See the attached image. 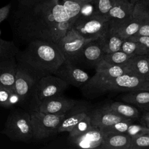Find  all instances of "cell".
Instances as JSON below:
<instances>
[{
	"label": "cell",
	"mask_w": 149,
	"mask_h": 149,
	"mask_svg": "<svg viewBox=\"0 0 149 149\" xmlns=\"http://www.w3.org/2000/svg\"><path fill=\"white\" fill-rule=\"evenodd\" d=\"M147 62H148V65L149 68V55H147Z\"/></svg>",
	"instance_id": "7bdbcfd3"
},
{
	"label": "cell",
	"mask_w": 149,
	"mask_h": 149,
	"mask_svg": "<svg viewBox=\"0 0 149 149\" xmlns=\"http://www.w3.org/2000/svg\"><path fill=\"white\" fill-rule=\"evenodd\" d=\"M78 101L65 97L63 94L55 96L42 101L38 107V111L46 113L62 115L66 113Z\"/></svg>",
	"instance_id": "9a60e30c"
},
{
	"label": "cell",
	"mask_w": 149,
	"mask_h": 149,
	"mask_svg": "<svg viewBox=\"0 0 149 149\" xmlns=\"http://www.w3.org/2000/svg\"><path fill=\"white\" fill-rule=\"evenodd\" d=\"M133 16L141 22H149V0H140L134 5Z\"/></svg>",
	"instance_id": "484cf974"
},
{
	"label": "cell",
	"mask_w": 149,
	"mask_h": 149,
	"mask_svg": "<svg viewBox=\"0 0 149 149\" xmlns=\"http://www.w3.org/2000/svg\"><path fill=\"white\" fill-rule=\"evenodd\" d=\"M1 133L14 141L26 143L33 141L34 139L30 113L20 107L13 108Z\"/></svg>",
	"instance_id": "277c9868"
},
{
	"label": "cell",
	"mask_w": 149,
	"mask_h": 149,
	"mask_svg": "<svg viewBox=\"0 0 149 149\" xmlns=\"http://www.w3.org/2000/svg\"><path fill=\"white\" fill-rule=\"evenodd\" d=\"M104 137L102 130L97 126H93L85 133L74 137H68L69 144L75 148H98L102 144Z\"/></svg>",
	"instance_id": "5bb4252c"
},
{
	"label": "cell",
	"mask_w": 149,
	"mask_h": 149,
	"mask_svg": "<svg viewBox=\"0 0 149 149\" xmlns=\"http://www.w3.org/2000/svg\"><path fill=\"white\" fill-rule=\"evenodd\" d=\"M92 127L91 123V119L88 114L83 119L79 121L72 129V130L69 132L68 137H74L81 135V134L87 132Z\"/></svg>",
	"instance_id": "f1b7e54d"
},
{
	"label": "cell",
	"mask_w": 149,
	"mask_h": 149,
	"mask_svg": "<svg viewBox=\"0 0 149 149\" xmlns=\"http://www.w3.org/2000/svg\"><path fill=\"white\" fill-rule=\"evenodd\" d=\"M134 121L132 122L129 126L126 132H125L126 134L132 137L149 133V127L148 126L142 125L141 123H134Z\"/></svg>",
	"instance_id": "d6a6232c"
},
{
	"label": "cell",
	"mask_w": 149,
	"mask_h": 149,
	"mask_svg": "<svg viewBox=\"0 0 149 149\" xmlns=\"http://www.w3.org/2000/svg\"><path fill=\"white\" fill-rule=\"evenodd\" d=\"M148 126V127H149V125H148V126Z\"/></svg>",
	"instance_id": "ee69618b"
},
{
	"label": "cell",
	"mask_w": 149,
	"mask_h": 149,
	"mask_svg": "<svg viewBox=\"0 0 149 149\" xmlns=\"http://www.w3.org/2000/svg\"><path fill=\"white\" fill-rule=\"evenodd\" d=\"M34 140H43L57 133L65 114L54 115L40 111L30 113Z\"/></svg>",
	"instance_id": "52a82bcc"
},
{
	"label": "cell",
	"mask_w": 149,
	"mask_h": 149,
	"mask_svg": "<svg viewBox=\"0 0 149 149\" xmlns=\"http://www.w3.org/2000/svg\"><path fill=\"white\" fill-rule=\"evenodd\" d=\"M136 90L149 91V81H144L136 89Z\"/></svg>",
	"instance_id": "ab89813d"
},
{
	"label": "cell",
	"mask_w": 149,
	"mask_h": 149,
	"mask_svg": "<svg viewBox=\"0 0 149 149\" xmlns=\"http://www.w3.org/2000/svg\"><path fill=\"white\" fill-rule=\"evenodd\" d=\"M130 55H148L149 51L142 44L129 39L123 40L120 49Z\"/></svg>",
	"instance_id": "d4e9b609"
},
{
	"label": "cell",
	"mask_w": 149,
	"mask_h": 149,
	"mask_svg": "<svg viewBox=\"0 0 149 149\" xmlns=\"http://www.w3.org/2000/svg\"><path fill=\"white\" fill-rule=\"evenodd\" d=\"M20 102V98L18 94L16 92V91L12 90L10 94L8 104V108H13V107L17 105L19 106Z\"/></svg>",
	"instance_id": "e575fe53"
},
{
	"label": "cell",
	"mask_w": 149,
	"mask_h": 149,
	"mask_svg": "<svg viewBox=\"0 0 149 149\" xmlns=\"http://www.w3.org/2000/svg\"><path fill=\"white\" fill-rule=\"evenodd\" d=\"M88 115L91 119V125L101 129L121 120L130 119L123 118L115 112L111 108L109 104L91 108Z\"/></svg>",
	"instance_id": "4fadbf2b"
},
{
	"label": "cell",
	"mask_w": 149,
	"mask_h": 149,
	"mask_svg": "<svg viewBox=\"0 0 149 149\" xmlns=\"http://www.w3.org/2000/svg\"><path fill=\"white\" fill-rule=\"evenodd\" d=\"M1 86H0V88H1Z\"/></svg>",
	"instance_id": "f6af8a7d"
},
{
	"label": "cell",
	"mask_w": 149,
	"mask_h": 149,
	"mask_svg": "<svg viewBox=\"0 0 149 149\" xmlns=\"http://www.w3.org/2000/svg\"><path fill=\"white\" fill-rule=\"evenodd\" d=\"M145 80L149 81V73L145 77Z\"/></svg>",
	"instance_id": "b9f144b4"
},
{
	"label": "cell",
	"mask_w": 149,
	"mask_h": 149,
	"mask_svg": "<svg viewBox=\"0 0 149 149\" xmlns=\"http://www.w3.org/2000/svg\"><path fill=\"white\" fill-rule=\"evenodd\" d=\"M20 50L14 41L0 38V58L16 56Z\"/></svg>",
	"instance_id": "83f0119b"
},
{
	"label": "cell",
	"mask_w": 149,
	"mask_h": 149,
	"mask_svg": "<svg viewBox=\"0 0 149 149\" xmlns=\"http://www.w3.org/2000/svg\"><path fill=\"white\" fill-rule=\"evenodd\" d=\"M45 75L47 74L26 63L17 62L14 88L20 98L19 107L29 113L38 111L40 101L37 87L40 79Z\"/></svg>",
	"instance_id": "3957f363"
},
{
	"label": "cell",
	"mask_w": 149,
	"mask_h": 149,
	"mask_svg": "<svg viewBox=\"0 0 149 149\" xmlns=\"http://www.w3.org/2000/svg\"><path fill=\"white\" fill-rule=\"evenodd\" d=\"M124 1H125L126 2H129V3H130L133 4V5H134L136 2H137L140 0H124Z\"/></svg>",
	"instance_id": "60d3db41"
},
{
	"label": "cell",
	"mask_w": 149,
	"mask_h": 149,
	"mask_svg": "<svg viewBox=\"0 0 149 149\" xmlns=\"http://www.w3.org/2000/svg\"><path fill=\"white\" fill-rule=\"evenodd\" d=\"M90 109V106L86 102L79 101L75 105L65 113L58 126L57 133L70 132L79 121L88 114Z\"/></svg>",
	"instance_id": "2e32d148"
},
{
	"label": "cell",
	"mask_w": 149,
	"mask_h": 149,
	"mask_svg": "<svg viewBox=\"0 0 149 149\" xmlns=\"http://www.w3.org/2000/svg\"><path fill=\"white\" fill-rule=\"evenodd\" d=\"M139 119L141 124L147 126L149 125V111L143 112Z\"/></svg>",
	"instance_id": "f35d334b"
},
{
	"label": "cell",
	"mask_w": 149,
	"mask_h": 149,
	"mask_svg": "<svg viewBox=\"0 0 149 149\" xmlns=\"http://www.w3.org/2000/svg\"><path fill=\"white\" fill-rule=\"evenodd\" d=\"M95 68V73L81 87L83 95L89 98L99 96L101 90L108 82L115 77L126 73L122 66L109 64L103 59Z\"/></svg>",
	"instance_id": "5b68a950"
},
{
	"label": "cell",
	"mask_w": 149,
	"mask_h": 149,
	"mask_svg": "<svg viewBox=\"0 0 149 149\" xmlns=\"http://www.w3.org/2000/svg\"><path fill=\"white\" fill-rule=\"evenodd\" d=\"M133 121L134 120L132 119H127V120H121L114 123L112 125L104 127L101 129L102 130L104 133L113 132V133H125L129 126Z\"/></svg>",
	"instance_id": "4dcf8cb0"
},
{
	"label": "cell",
	"mask_w": 149,
	"mask_h": 149,
	"mask_svg": "<svg viewBox=\"0 0 149 149\" xmlns=\"http://www.w3.org/2000/svg\"><path fill=\"white\" fill-rule=\"evenodd\" d=\"M11 90L3 87L0 88V106L8 108V101L11 92Z\"/></svg>",
	"instance_id": "836d02e7"
},
{
	"label": "cell",
	"mask_w": 149,
	"mask_h": 149,
	"mask_svg": "<svg viewBox=\"0 0 149 149\" xmlns=\"http://www.w3.org/2000/svg\"><path fill=\"white\" fill-rule=\"evenodd\" d=\"M141 23V21L133 17L116 24H109V26L122 39L125 40L136 34Z\"/></svg>",
	"instance_id": "603a6c76"
},
{
	"label": "cell",
	"mask_w": 149,
	"mask_h": 149,
	"mask_svg": "<svg viewBox=\"0 0 149 149\" xmlns=\"http://www.w3.org/2000/svg\"><path fill=\"white\" fill-rule=\"evenodd\" d=\"M132 56L121 50L109 54H105L102 59L109 64L117 66H123Z\"/></svg>",
	"instance_id": "4316f807"
},
{
	"label": "cell",
	"mask_w": 149,
	"mask_h": 149,
	"mask_svg": "<svg viewBox=\"0 0 149 149\" xmlns=\"http://www.w3.org/2000/svg\"><path fill=\"white\" fill-rule=\"evenodd\" d=\"M119 98L123 102L133 105L143 113L149 111V91H127L120 95Z\"/></svg>",
	"instance_id": "ffe728a7"
},
{
	"label": "cell",
	"mask_w": 149,
	"mask_h": 149,
	"mask_svg": "<svg viewBox=\"0 0 149 149\" xmlns=\"http://www.w3.org/2000/svg\"><path fill=\"white\" fill-rule=\"evenodd\" d=\"M9 15L13 38L27 44L34 40L56 43L71 29L92 0H16Z\"/></svg>",
	"instance_id": "6da1fadb"
},
{
	"label": "cell",
	"mask_w": 149,
	"mask_h": 149,
	"mask_svg": "<svg viewBox=\"0 0 149 149\" xmlns=\"http://www.w3.org/2000/svg\"><path fill=\"white\" fill-rule=\"evenodd\" d=\"M129 40L139 42L146 47L149 51V36H133Z\"/></svg>",
	"instance_id": "d590c367"
},
{
	"label": "cell",
	"mask_w": 149,
	"mask_h": 149,
	"mask_svg": "<svg viewBox=\"0 0 149 149\" xmlns=\"http://www.w3.org/2000/svg\"><path fill=\"white\" fill-rule=\"evenodd\" d=\"M91 40H93L85 38L73 28H72L56 44L62 52L66 59L71 62L76 54Z\"/></svg>",
	"instance_id": "ba28073f"
},
{
	"label": "cell",
	"mask_w": 149,
	"mask_h": 149,
	"mask_svg": "<svg viewBox=\"0 0 149 149\" xmlns=\"http://www.w3.org/2000/svg\"><path fill=\"white\" fill-rule=\"evenodd\" d=\"M109 105L115 112L123 118L135 120L139 119L140 116L139 109L129 104L115 101L110 103Z\"/></svg>",
	"instance_id": "cb8c5ba5"
},
{
	"label": "cell",
	"mask_w": 149,
	"mask_h": 149,
	"mask_svg": "<svg viewBox=\"0 0 149 149\" xmlns=\"http://www.w3.org/2000/svg\"><path fill=\"white\" fill-rule=\"evenodd\" d=\"M126 73L135 74L145 80V77L149 73L147 55L132 56L125 64L122 66Z\"/></svg>",
	"instance_id": "7402d4cb"
},
{
	"label": "cell",
	"mask_w": 149,
	"mask_h": 149,
	"mask_svg": "<svg viewBox=\"0 0 149 149\" xmlns=\"http://www.w3.org/2000/svg\"><path fill=\"white\" fill-rule=\"evenodd\" d=\"M131 137L126 133H104L100 149H129Z\"/></svg>",
	"instance_id": "d6986e66"
},
{
	"label": "cell",
	"mask_w": 149,
	"mask_h": 149,
	"mask_svg": "<svg viewBox=\"0 0 149 149\" xmlns=\"http://www.w3.org/2000/svg\"><path fill=\"white\" fill-rule=\"evenodd\" d=\"M17 62L26 63L46 74H54L66 60L56 43L34 40L26 44L16 56Z\"/></svg>",
	"instance_id": "7a4b0ae2"
},
{
	"label": "cell",
	"mask_w": 149,
	"mask_h": 149,
	"mask_svg": "<svg viewBox=\"0 0 149 149\" xmlns=\"http://www.w3.org/2000/svg\"><path fill=\"white\" fill-rule=\"evenodd\" d=\"M54 74L76 87H81L90 78L86 72L66 59Z\"/></svg>",
	"instance_id": "30bf717a"
},
{
	"label": "cell",
	"mask_w": 149,
	"mask_h": 149,
	"mask_svg": "<svg viewBox=\"0 0 149 149\" xmlns=\"http://www.w3.org/2000/svg\"><path fill=\"white\" fill-rule=\"evenodd\" d=\"M109 27L108 18L96 12L93 8L83 12L72 28L85 38L96 40Z\"/></svg>",
	"instance_id": "8992f818"
},
{
	"label": "cell",
	"mask_w": 149,
	"mask_h": 149,
	"mask_svg": "<svg viewBox=\"0 0 149 149\" xmlns=\"http://www.w3.org/2000/svg\"><path fill=\"white\" fill-rule=\"evenodd\" d=\"M134 5L124 0H116L107 15L110 25H113L133 17Z\"/></svg>",
	"instance_id": "ac0fdd59"
},
{
	"label": "cell",
	"mask_w": 149,
	"mask_h": 149,
	"mask_svg": "<svg viewBox=\"0 0 149 149\" xmlns=\"http://www.w3.org/2000/svg\"><path fill=\"white\" fill-rule=\"evenodd\" d=\"M116 0H92L94 10L105 16L112 6Z\"/></svg>",
	"instance_id": "1f68e13d"
},
{
	"label": "cell",
	"mask_w": 149,
	"mask_h": 149,
	"mask_svg": "<svg viewBox=\"0 0 149 149\" xmlns=\"http://www.w3.org/2000/svg\"><path fill=\"white\" fill-rule=\"evenodd\" d=\"M97 40L103 52L105 54H109L120 50L123 39L109 26Z\"/></svg>",
	"instance_id": "44dd1931"
},
{
	"label": "cell",
	"mask_w": 149,
	"mask_h": 149,
	"mask_svg": "<svg viewBox=\"0 0 149 149\" xmlns=\"http://www.w3.org/2000/svg\"><path fill=\"white\" fill-rule=\"evenodd\" d=\"M17 62L16 56L0 58V86L11 90L14 86Z\"/></svg>",
	"instance_id": "e0dca14e"
},
{
	"label": "cell",
	"mask_w": 149,
	"mask_h": 149,
	"mask_svg": "<svg viewBox=\"0 0 149 149\" xmlns=\"http://www.w3.org/2000/svg\"><path fill=\"white\" fill-rule=\"evenodd\" d=\"M129 149H149V133L131 137Z\"/></svg>",
	"instance_id": "f546056e"
},
{
	"label": "cell",
	"mask_w": 149,
	"mask_h": 149,
	"mask_svg": "<svg viewBox=\"0 0 149 149\" xmlns=\"http://www.w3.org/2000/svg\"><path fill=\"white\" fill-rule=\"evenodd\" d=\"M145 80L135 74L124 73L113 78L101 90L99 95L110 91H135Z\"/></svg>",
	"instance_id": "7c38bea8"
},
{
	"label": "cell",
	"mask_w": 149,
	"mask_h": 149,
	"mask_svg": "<svg viewBox=\"0 0 149 149\" xmlns=\"http://www.w3.org/2000/svg\"><path fill=\"white\" fill-rule=\"evenodd\" d=\"M133 36H149V22H142V23L137 32Z\"/></svg>",
	"instance_id": "74e56055"
},
{
	"label": "cell",
	"mask_w": 149,
	"mask_h": 149,
	"mask_svg": "<svg viewBox=\"0 0 149 149\" xmlns=\"http://www.w3.org/2000/svg\"><path fill=\"white\" fill-rule=\"evenodd\" d=\"M104 54L97 39L93 40L86 44L70 62L95 68L99 62L102 59Z\"/></svg>",
	"instance_id": "8fae6325"
},
{
	"label": "cell",
	"mask_w": 149,
	"mask_h": 149,
	"mask_svg": "<svg viewBox=\"0 0 149 149\" xmlns=\"http://www.w3.org/2000/svg\"><path fill=\"white\" fill-rule=\"evenodd\" d=\"M11 7L12 3L10 2L0 8V23L9 17Z\"/></svg>",
	"instance_id": "8d00e7d4"
},
{
	"label": "cell",
	"mask_w": 149,
	"mask_h": 149,
	"mask_svg": "<svg viewBox=\"0 0 149 149\" xmlns=\"http://www.w3.org/2000/svg\"><path fill=\"white\" fill-rule=\"evenodd\" d=\"M69 84L54 74L42 76L37 87V95L40 102L48 98L62 95Z\"/></svg>",
	"instance_id": "9c48e42d"
}]
</instances>
